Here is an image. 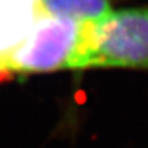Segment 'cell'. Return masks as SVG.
Listing matches in <instances>:
<instances>
[{
    "instance_id": "cell-4",
    "label": "cell",
    "mask_w": 148,
    "mask_h": 148,
    "mask_svg": "<svg viewBox=\"0 0 148 148\" xmlns=\"http://www.w3.org/2000/svg\"><path fill=\"white\" fill-rule=\"evenodd\" d=\"M37 16L69 19L89 23L101 19L111 11V0H37Z\"/></svg>"
},
{
    "instance_id": "cell-1",
    "label": "cell",
    "mask_w": 148,
    "mask_h": 148,
    "mask_svg": "<svg viewBox=\"0 0 148 148\" xmlns=\"http://www.w3.org/2000/svg\"><path fill=\"white\" fill-rule=\"evenodd\" d=\"M148 69V7L111 10L84 23L74 70Z\"/></svg>"
},
{
    "instance_id": "cell-5",
    "label": "cell",
    "mask_w": 148,
    "mask_h": 148,
    "mask_svg": "<svg viewBox=\"0 0 148 148\" xmlns=\"http://www.w3.org/2000/svg\"><path fill=\"white\" fill-rule=\"evenodd\" d=\"M36 1H37V0H36Z\"/></svg>"
},
{
    "instance_id": "cell-2",
    "label": "cell",
    "mask_w": 148,
    "mask_h": 148,
    "mask_svg": "<svg viewBox=\"0 0 148 148\" xmlns=\"http://www.w3.org/2000/svg\"><path fill=\"white\" fill-rule=\"evenodd\" d=\"M84 38V23L37 16L21 45L7 59L4 74L74 70Z\"/></svg>"
},
{
    "instance_id": "cell-3",
    "label": "cell",
    "mask_w": 148,
    "mask_h": 148,
    "mask_svg": "<svg viewBox=\"0 0 148 148\" xmlns=\"http://www.w3.org/2000/svg\"><path fill=\"white\" fill-rule=\"evenodd\" d=\"M37 19L36 0H0V75Z\"/></svg>"
}]
</instances>
